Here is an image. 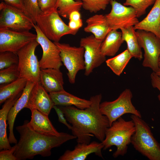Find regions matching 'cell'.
<instances>
[{"mask_svg": "<svg viewBox=\"0 0 160 160\" xmlns=\"http://www.w3.org/2000/svg\"><path fill=\"white\" fill-rule=\"evenodd\" d=\"M102 97L101 94L92 96L90 106L84 109L73 106L59 107L71 124L72 135L76 137L78 143L89 144L91 137L94 136L101 142L104 140L110 125L107 117L100 110Z\"/></svg>", "mask_w": 160, "mask_h": 160, "instance_id": "cell-1", "label": "cell"}, {"mask_svg": "<svg viewBox=\"0 0 160 160\" xmlns=\"http://www.w3.org/2000/svg\"><path fill=\"white\" fill-rule=\"evenodd\" d=\"M28 121L25 120L22 125L16 127L20 134L14 153L17 160L32 159L37 155L49 156L52 148L59 147L67 141L76 138L73 135L63 132L58 136L39 133L30 127Z\"/></svg>", "mask_w": 160, "mask_h": 160, "instance_id": "cell-2", "label": "cell"}, {"mask_svg": "<svg viewBox=\"0 0 160 160\" xmlns=\"http://www.w3.org/2000/svg\"><path fill=\"white\" fill-rule=\"evenodd\" d=\"M135 127L133 121H126L121 117L113 122L108 128L105 137L102 142L103 149L105 150L113 146L116 150L113 154L115 158L124 156L127 153L128 145L131 143L132 136L135 132Z\"/></svg>", "mask_w": 160, "mask_h": 160, "instance_id": "cell-3", "label": "cell"}, {"mask_svg": "<svg viewBox=\"0 0 160 160\" xmlns=\"http://www.w3.org/2000/svg\"><path fill=\"white\" fill-rule=\"evenodd\" d=\"M130 117L135 127L131 140L133 147L150 160H160V144L154 137L148 125L142 118L133 114Z\"/></svg>", "mask_w": 160, "mask_h": 160, "instance_id": "cell-4", "label": "cell"}, {"mask_svg": "<svg viewBox=\"0 0 160 160\" xmlns=\"http://www.w3.org/2000/svg\"><path fill=\"white\" fill-rule=\"evenodd\" d=\"M39 45L36 39L22 48L17 52L19 58L17 64L20 78L34 83L40 82L41 68L35 51Z\"/></svg>", "mask_w": 160, "mask_h": 160, "instance_id": "cell-5", "label": "cell"}, {"mask_svg": "<svg viewBox=\"0 0 160 160\" xmlns=\"http://www.w3.org/2000/svg\"><path fill=\"white\" fill-rule=\"evenodd\" d=\"M55 9L46 13H42L37 18L38 26L48 39L58 42L64 36L75 35L77 31L71 29L63 21Z\"/></svg>", "mask_w": 160, "mask_h": 160, "instance_id": "cell-6", "label": "cell"}, {"mask_svg": "<svg viewBox=\"0 0 160 160\" xmlns=\"http://www.w3.org/2000/svg\"><path fill=\"white\" fill-rule=\"evenodd\" d=\"M132 93L129 89H124L116 100L101 103L100 110L101 113L108 118L110 126L112 123L126 114H131L142 118L140 111L132 102Z\"/></svg>", "mask_w": 160, "mask_h": 160, "instance_id": "cell-7", "label": "cell"}, {"mask_svg": "<svg viewBox=\"0 0 160 160\" xmlns=\"http://www.w3.org/2000/svg\"><path fill=\"white\" fill-rule=\"evenodd\" d=\"M53 42L59 49L62 62L67 70L68 80L70 83L74 84L78 72L85 69L84 48L59 42Z\"/></svg>", "mask_w": 160, "mask_h": 160, "instance_id": "cell-8", "label": "cell"}, {"mask_svg": "<svg viewBox=\"0 0 160 160\" xmlns=\"http://www.w3.org/2000/svg\"><path fill=\"white\" fill-rule=\"evenodd\" d=\"M21 10L4 1L0 3V28L17 31H29L35 24Z\"/></svg>", "mask_w": 160, "mask_h": 160, "instance_id": "cell-9", "label": "cell"}, {"mask_svg": "<svg viewBox=\"0 0 160 160\" xmlns=\"http://www.w3.org/2000/svg\"><path fill=\"white\" fill-rule=\"evenodd\" d=\"M139 44L144 52L142 65L156 73L160 57V39L153 33L142 30L136 31Z\"/></svg>", "mask_w": 160, "mask_h": 160, "instance_id": "cell-10", "label": "cell"}, {"mask_svg": "<svg viewBox=\"0 0 160 160\" xmlns=\"http://www.w3.org/2000/svg\"><path fill=\"white\" fill-rule=\"evenodd\" d=\"M110 12L105 15L111 30L134 26L139 22L135 10L122 5L115 0H111Z\"/></svg>", "mask_w": 160, "mask_h": 160, "instance_id": "cell-11", "label": "cell"}, {"mask_svg": "<svg viewBox=\"0 0 160 160\" xmlns=\"http://www.w3.org/2000/svg\"><path fill=\"white\" fill-rule=\"evenodd\" d=\"M102 42L96 39L93 34L80 39V46L84 49V75L86 76H89L94 69L100 66L106 60V57L101 53Z\"/></svg>", "mask_w": 160, "mask_h": 160, "instance_id": "cell-12", "label": "cell"}, {"mask_svg": "<svg viewBox=\"0 0 160 160\" xmlns=\"http://www.w3.org/2000/svg\"><path fill=\"white\" fill-rule=\"evenodd\" d=\"M33 28L36 33V40L43 50V54L39 61L41 69H60L63 63L57 47L44 35L36 24H34Z\"/></svg>", "mask_w": 160, "mask_h": 160, "instance_id": "cell-13", "label": "cell"}, {"mask_svg": "<svg viewBox=\"0 0 160 160\" xmlns=\"http://www.w3.org/2000/svg\"><path fill=\"white\" fill-rule=\"evenodd\" d=\"M36 38V34L29 31L0 28V52L9 51L16 53Z\"/></svg>", "mask_w": 160, "mask_h": 160, "instance_id": "cell-14", "label": "cell"}, {"mask_svg": "<svg viewBox=\"0 0 160 160\" xmlns=\"http://www.w3.org/2000/svg\"><path fill=\"white\" fill-rule=\"evenodd\" d=\"M54 106L49 94H48L40 82L36 83L31 90L25 108L31 111L37 109L48 116Z\"/></svg>", "mask_w": 160, "mask_h": 160, "instance_id": "cell-15", "label": "cell"}, {"mask_svg": "<svg viewBox=\"0 0 160 160\" xmlns=\"http://www.w3.org/2000/svg\"><path fill=\"white\" fill-rule=\"evenodd\" d=\"M103 145L102 142L93 141L89 144L79 143L72 151L67 150L58 159L59 160H84L89 155L94 153L103 158L102 153Z\"/></svg>", "mask_w": 160, "mask_h": 160, "instance_id": "cell-16", "label": "cell"}, {"mask_svg": "<svg viewBox=\"0 0 160 160\" xmlns=\"http://www.w3.org/2000/svg\"><path fill=\"white\" fill-rule=\"evenodd\" d=\"M36 83L27 81L26 85L19 98L10 110L7 116V124L9 126V141L11 144H16L17 141L13 132L14 122L18 113L25 107L28 100L32 89Z\"/></svg>", "mask_w": 160, "mask_h": 160, "instance_id": "cell-17", "label": "cell"}, {"mask_svg": "<svg viewBox=\"0 0 160 160\" xmlns=\"http://www.w3.org/2000/svg\"><path fill=\"white\" fill-rule=\"evenodd\" d=\"M39 78L40 83L47 92L64 89L63 74L60 69H41Z\"/></svg>", "mask_w": 160, "mask_h": 160, "instance_id": "cell-18", "label": "cell"}, {"mask_svg": "<svg viewBox=\"0 0 160 160\" xmlns=\"http://www.w3.org/2000/svg\"><path fill=\"white\" fill-rule=\"evenodd\" d=\"M31 119L28 124L30 127L35 132L40 134L58 136L61 132H59L53 125L48 118L37 109L31 110Z\"/></svg>", "mask_w": 160, "mask_h": 160, "instance_id": "cell-19", "label": "cell"}, {"mask_svg": "<svg viewBox=\"0 0 160 160\" xmlns=\"http://www.w3.org/2000/svg\"><path fill=\"white\" fill-rule=\"evenodd\" d=\"M135 30L152 32L160 39V0H156L147 15L135 25Z\"/></svg>", "mask_w": 160, "mask_h": 160, "instance_id": "cell-20", "label": "cell"}, {"mask_svg": "<svg viewBox=\"0 0 160 160\" xmlns=\"http://www.w3.org/2000/svg\"><path fill=\"white\" fill-rule=\"evenodd\" d=\"M54 105L60 106H73L84 109L89 107L91 101L82 99L71 94L64 89L49 93Z\"/></svg>", "mask_w": 160, "mask_h": 160, "instance_id": "cell-21", "label": "cell"}, {"mask_svg": "<svg viewBox=\"0 0 160 160\" xmlns=\"http://www.w3.org/2000/svg\"><path fill=\"white\" fill-rule=\"evenodd\" d=\"M23 91L7 99L0 110V150L10 149V145L7 132V116L15 102L21 96Z\"/></svg>", "mask_w": 160, "mask_h": 160, "instance_id": "cell-22", "label": "cell"}, {"mask_svg": "<svg viewBox=\"0 0 160 160\" xmlns=\"http://www.w3.org/2000/svg\"><path fill=\"white\" fill-rule=\"evenodd\" d=\"M86 26L84 31L87 33H91L95 38L103 41L107 34L111 30L107 22L105 15L96 14L86 20Z\"/></svg>", "mask_w": 160, "mask_h": 160, "instance_id": "cell-23", "label": "cell"}, {"mask_svg": "<svg viewBox=\"0 0 160 160\" xmlns=\"http://www.w3.org/2000/svg\"><path fill=\"white\" fill-rule=\"evenodd\" d=\"M124 41L121 32L116 30H111L101 44L102 54L105 57L114 56Z\"/></svg>", "mask_w": 160, "mask_h": 160, "instance_id": "cell-24", "label": "cell"}, {"mask_svg": "<svg viewBox=\"0 0 160 160\" xmlns=\"http://www.w3.org/2000/svg\"><path fill=\"white\" fill-rule=\"evenodd\" d=\"M121 30L122 39L127 44V49L132 57L141 60L143 58L142 52L134 26L122 28Z\"/></svg>", "mask_w": 160, "mask_h": 160, "instance_id": "cell-25", "label": "cell"}, {"mask_svg": "<svg viewBox=\"0 0 160 160\" xmlns=\"http://www.w3.org/2000/svg\"><path fill=\"white\" fill-rule=\"evenodd\" d=\"M27 81L20 78L12 83L0 86V104L7 99L22 92L25 88Z\"/></svg>", "mask_w": 160, "mask_h": 160, "instance_id": "cell-26", "label": "cell"}, {"mask_svg": "<svg viewBox=\"0 0 160 160\" xmlns=\"http://www.w3.org/2000/svg\"><path fill=\"white\" fill-rule=\"evenodd\" d=\"M132 57L127 49L117 55L106 60L105 62L114 73L120 76Z\"/></svg>", "mask_w": 160, "mask_h": 160, "instance_id": "cell-27", "label": "cell"}, {"mask_svg": "<svg viewBox=\"0 0 160 160\" xmlns=\"http://www.w3.org/2000/svg\"><path fill=\"white\" fill-rule=\"evenodd\" d=\"M82 7V3L74 0H57L55 9L59 15L65 18L74 11H79Z\"/></svg>", "mask_w": 160, "mask_h": 160, "instance_id": "cell-28", "label": "cell"}, {"mask_svg": "<svg viewBox=\"0 0 160 160\" xmlns=\"http://www.w3.org/2000/svg\"><path fill=\"white\" fill-rule=\"evenodd\" d=\"M17 64L0 70V84L3 85L14 81L20 78Z\"/></svg>", "mask_w": 160, "mask_h": 160, "instance_id": "cell-29", "label": "cell"}, {"mask_svg": "<svg viewBox=\"0 0 160 160\" xmlns=\"http://www.w3.org/2000/svg\"><path fill=\"white\" fill-rule=\"evenodd\" d=\"M156 0H126L123 3L125 6H130L135 10L137 17H139L146 13V10L153 4Z\"/></svg>", "mask_w": 160, "mask_h": 160, "instance_id": "cell-30", "label": "cell"}, {"mask_svg": "<svg viewBox=\"0 0 160 160\" xmlns=\"http://www.w3.org/2000/svg\"><path fill=\"white\" fill-rule=\"evenodd\" d=\"M111 0H76L82 3V7L91 13L105 10Z\"/></svg>", "mask_w": 160, "mask_h": 160, "instance_id": "cell-31", "label": "cell"}, {"mask_svg": "<svg viewBox=\"0 0 160 160\" xmlns=\"http://www.w3.org/2000/svg\"><path fill=\"white\" fill-rule=\"evenodd\" d=\"M18 61L16 53L9 51L0 52V70L18 64Z\"/></svg>", "mask_w": 160, "mask_h": 160, "instance_id": "cell-32", "label": "cell"}, {"mask_svg": "<svg viewBox=\"0 0 160 160\" xmlns=\"http://www.w3.org/2000/svg\"><path fill=\"white\" fill-rule=\"evenodd\" d=\"M23 2L26 11L36 24L37 18L43 12L39 6L38 0H23Z\"/></svg>", "mask_w": 160, "mask_h": 160, "instance_id": "cell-33", "label": "cell"}, {"mask_svg": "<svg viewBox=\"0 0 160 160\" xmlns=\"http://www.w3.org/2000/svg\"><path fill=\"white\" fill-rule=\"evenodd\" d=\"M57 0H38L39 6L43 13H46L55 9Z\"/></svg>", "mask_w": 160, "mask_h": 160, "instance_id": "cell-34", "label": "cell"}, {"mask_svg": "<svg viewBox=\"0 0 160 160\" xmlns=\"http://www.w3.org/2000/svg\"><path fill=\"white\" fill-rule=\"evenodd\" d=\"M16 147V145L15 144L10 149L1 150L0 152V160H17L16 158L14 155Z\"/></svg>", "mask_w": 160, "mask_h": 160, "instance_id": "cell-35", "label": "cell"}, {"mask_svg": "<svg viewBox=\"0 0 160 160\" xmlns=\"http://www.w3.org/2000/svg\"><path fill=\"white\" fill-rule=\"evenodd\" d=\"M7 4L16 7L22 10L26 15L29 16L25 8L23 0H1Z\"/></svg>", "mask_w": 160, "mask_h": 160, "instance_id": "cell-36", "label": "cell"}, {"mask_svg": "<svg viewBox=\"0 0 160 160\" xmlns=\"http://www.w3.org/2000/svg\"><path fill=\"white\" fill-rule=\"evenodd\" d=\"M53 108H54L57 114L58 121L65 125L69 129L71 130L72 126L67 122V121L65 117L64 113L62 111L57 105H54Z\"/></svg>", "mask_w": 160, "mask_h": 160, "instance_id": "cell-37", "label": "cell"}, {"mask_svg": "<svg viewBox=\"0 0 160 160\" xmlns=\"http://www.w3.org/2000/svg\"><path fill=\"white\" fill-rule=\"evenodd\" d=\"M151 85L153 87L158 89L160 92V77L153 72L150 75ZM158 98L160 102V93L158 96Z\"/></svg>", "mask_w": 160, "mask_h": 160, "instance_id": "cell-38", "label": "cell"}, {"mask_svg": "<svg viewBox=\"0 0 160 160\" xmlns=\"http://www.w3.org/2000/svg\"><path fill=\"white\" fill-rule=\"evenodd\" d=\"M69 20L68 25L72 30L78 32L79 29L83 25L82 20L81 19L77 20Z\"/></svg>", "mask_w": 160, "mask_h": 160, "instance_id": "cell-39", "label": "cell"}, {"mask_svg": "<svg viewBox=\"0 0 160 160\" xmlns=\"http://www.w3.org/2000/svg\"><path fill=\"white\" fill-rule=\"evenodd\" d=\"M69 20H79L81 18V15L79 11H74L71 12L69 15Z\"/></svg>", "mask_w": 160, "mask_h": 160, "instance_id": "cell-40", "label": "cell"}, {"mask_svg": "<svg viewBox=\"0 0 160 160\" xmlns=\"http://www.w3.org/2000/svg\"><path fill=\"white\" fill-rule=\"evenodd\" d=\"M155 73L157 75L160 77V62H159V67L158 70Z\"/></svg>", "mask_w": 160, "mask_h": 160, "instance_id": "cell-41", "label": "cell"}, {"mask_svg": "<svg viewBox=\"0 0 160 160\" xmlns=\"http://www.w3.org/2000/svg\"><path fill=\"white\" fill-rule=\"evenodd\" d=\"M159 62H160V57H159Z\"/></svg>", "mask_w": 160, "mask_h": 160, "instance_id": "cell-42", "label": "cell"}]
</instances>
